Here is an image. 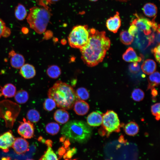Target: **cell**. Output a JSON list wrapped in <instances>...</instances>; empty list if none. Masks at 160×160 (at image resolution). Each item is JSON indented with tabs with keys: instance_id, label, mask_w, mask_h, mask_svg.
<instances>
[{
	"instance_id": "6da1fadb",
	"label": "cell",
	"mask_w": 160,
	"mask_h": 160,
	"mask_svg": "<svg viewBox=\"0 0 160 160\" xmlns=\"http://www.w3.org/2000/svg\"><path fill=\"white\" fill-rule=\"evenodd\" d=\"M89 31L87 43L80 49L83 61L87 66L92 67L103 61L110 47L111 41L105 31L92 28Z\"/></svg>"
},
{
	"instance_id": "7a4b0ae2",
	"label": "cell",
	"mask_w": 160,
	"mask_h": 160,
	"mask_svg": "<svg viewBox=\"0 0 160 160\" xmlns=\"http://www.w3.org/2000/svg\"><path fill=\"white\" fill-rule=\"evenodd\" d=\"M48 95L55 101L57 107L65 110L71 109L79 100L72 87L60 81H57L49 89Z\"/></svg>"
},
{
	"instance_id": "3957f363",
	"label": "cell",
	"mask_w": 160,
	"mask_h": 160,
	"mask_svg": "<svg viewBox=\"0 0 160 160\" xmlns=\"http://www.w3.org/2000/svg\"><path fill=\"white\" fill-rule=\"evenodd\" d=\"M61 133L70 141L85 143L90 138L92 130L85 121L74 120L68 121L63 126Z\"/></svg>"
},
{
	"instance_id": "277c9868",
	"label": "cell",
	"mask_w": 160,
	"mask_h": 160,
	"mask_svg": "<svg viewBox=\"0 0 160 160\" xmlns=\"http://www.w3.org/2000/svg\"><path fill=\"white\" fill-rule=\"evenodd\" d=\"M51 15L47 8L33 7L30 9L27 22L31 29L37 33L41 34L45 31Z\"/></svg>"
},
{
	"instance_id": "5b68a950",
	"label": "cell",
	"mask_w": 160,
	"mask_h": 160,
	"mask_svg": "<svg viewBox=\"0 0 160 160\" xmlns=\"http://www.w3.org/2000/svg\"><path fill=\"white\" fill-rule=\"evenodd\" d=\"M89 36V29L87 25H77L72 28L68 37V41L72 47L81 49L87 43Z\"/></svg>"
},
{
	"instance_id": "8992f818",
	"label": "cell",
	"mask_w": 160,
	"mask_h": 160,
	"mask_svg": "<svg viewBox=\"0 0 160 160\" xmlns=\"http://www.w3.org/2000/svg\"><path fill=\"white\" fill-rule=\"evenodd\" d=\"M102 124L104 131L100 130L99 133L103 136L105 132L107 136L112 132H119L121 126L117 113L112 110H108L103 114Z\"/></svg>"
},
{
	"instance_id": "52a82bcc",
	"label": "cell",
	"mask_w": 160,
	"mask_h": 160,
	"mask_svg": "<svg viewBox=\"0 0 160 160\" xmlns=\"http://www.w3.org/2000/svg\"><path fill=\"white\" fill-rule=\"evenodd\" d=\"M136 18L133 20L130 24L135 25L138 30L143 32L146 36H148L152 32L153 20L156 17L151 21L148 19L140 16L137 13L134 14Z\"/></svg>"
},
{
	"instance_id": "ba28073f",
	"label": "cell",
	"mask_w": 160,
	"mask_h": 160,
	"mask_svg": "<svg viewBox=\"0 0 160 160\" xmlns=\"http://www.w3.org/2000/svg\"><path fill=\"white\" fill-rule=\"evenodd\" d=\"M17 131L22 137L25 139L31 138L34 135V127L33 124L23 118V121L20 122Z\"/></svg>"
},
{
	"instance_id": "9c48e42d",
	"label": "cell",
	"mask_w": 160,
	"mask_h": 160,
	"mask_svg": "<svg viewBox=\"0 0 160 160\" xmlns=\"http://www.w3.org/2000/svg\"><path fill=\"white\" fill-rule=\"evenodd\" d=\"M15 138L11 131L6 132L0 135V148L5 152H8L12 147Z\"/></svg>"
},
{
	"instance_id": "30bf717a",
	"label": "cell",
	"mask_w": 160,
	"mask_h": 160,
	"mask_svg": "<svg viewBox=\"0 0 160 160\" xmlns=\"http://www.w3.org/2000/svg\"><path fill=\"white\" fill-rule=\"evenodd\" d=\"M12 147L18 154L24 153L29 150V143L23 137L15 138Z\"/></svg>"
},
{
	"instance_id": "8fae6325",
	"label": "cell",
	"mask_w": 160,
	"mask_h": 160,
	"mask_svg": "<svg viewBox=\"0 0 160 160\" xmlns=\"http://www.w3.org/2000/svg\"><path fill=\"white\" fill-rule=\"evenodd\" d=\"M121 25V19L118 12L113 17H110L107 19L106 23V25L108 30L114 33L117 32Z\"/></svg>"
},
{
	"instance_id": "7c38bea8",
	"label": "cell",
	"mask_w": 160,
	"mask_h": 160,
	"mask_svg": "<svg viewBox=\"0 0 160 160\" xmlns=\"http://www.w3.org/2000/svg\"><path fill=\"white\" fill-rule=\"evenodd\" d=\"M87 124L90 126L97 127L102 124L103 116L99 112L93 111L90 113L87 119Z\"/></svg>"
},
{
	"instance_id": "4fadbf2b",
	"label": "cell",
	"mask_w": 160,
	"mask_h": 160,
	"mask_svg": "<svg viewBox=\"0 0 160 160\" xmlns=\"http://www.w3.org/2000/svg\"><path fill=\"white\" fill-rule=\"evenodd\" d=\"M19 73L24 78L29 79L33 78L35 76L36 71L33 65L26 63L24 64L21 67Z\"/></svg>"
},
{
	"instance_id": "5bb4252c",
	"label": "cell",
	"mask_w": 160,
	"mask_h": 160,
	"mask_svg": "<svg viewBox=\"0 0 160 160\" xmlns=\"http://www.w3.org/2000/svg\"><path fill=\"white\" fill-rule=\"evenodd\" d=\"M122 58L125 61L129 62H140L142 60L141 56H137L134 49L129 47L122 55Z\"/></svg>"
},
{
	"instance_id": "9a60e30c",
	"label": "cell",
	"mask_w": 160,
	"mask_h": 160,
	"mask_svg": "<svg viewBox=\"0 0 160 160\" xmlns=\"http://www.w3.org/2000/svg\"><path fill=\"white\" fill-rule=\"evenodd\" d=\"M73 109L76 114L80 116L85 115L89 110L88 103L83 100H78L74 104Z\"/></svg>"
},
{
	"instance_id": "2e32d148",
	"label": "cell",
	"mask_w": 160,
	"mask_h": 160,
	"mask_svg": "<svg viewBox=\"0 0 160 160\" xmlns=\"http://www.w3.org/2000/svg\"><path fill=\"white\" fill-rule=\"evenodd\" d=\"M16 92V87L12 84L8 83L0 89V97L3 96L5 98L14 97Z\"/></svg>"
},
{
	"instance_id": "e0dca14e",
	"label": "cell",
	"mask_w": 160,
	"mask_h": 160,
	"mask_svg": "<svg viewBox=\"0 0 160 160\" xmlns=\"http://www.w3.org/2000/svg\"><path fill=\"white\" fill-rule=\"evenodd\" d=\"M54 119L61 124L66 123L69 120V115L68 112L64 109L57 110L54 115Z\"/></svg>"
},
{
	"instance_id": "ac0fdd59",
	"label": "cell",
	"mask_w": 160,
	"mask_h": 160,
	"mask_svg": "<svg viewBox=\"0 0 160 160\" xmlns=\"http://www.w3.org/2000/svg\"><path fill=\"white\" fill-rule=\"evenodd\" d=\"M10 57L11 65L14 68L20 69L25 64V58L21 54L15 52Z\"/></svg>"
},
{
	"instance_id": "d6986e66",
	"label": "cell",
	"mask_w": 160,
	"mask_h": 160,
	"mask_svg": "<svg viewBox=\"0 0 160 160\" xmlns=\"http://www.w3.org/2000/svg\"><path fill=\"white\" fill-rule=\"evenodd\" d=\"M143 73L147 75L150 74L154 72L156 68V62L153 60L148 59L145 60L141 66Z\"/></svg>"
},
{
	"instance_id": "ffe728a7",
	"label": "cell",
	"mask_w": 160,
	"mask_h": 160,
	"mask_svg": "<svg viewBox=\"0 0 160 160\" xmlns=\"http://www.w3.org/2000/svg\"><path fill=\"white\" fill-rule=\"evenodd\" d=\"M144 14L150 17L156 16L157 12V8L156 5L153 3H148L144 5L143 8Z\"/></svg>"
},
{
	"instance_id": "44dd1931",
	"label": "cell",
	"mask_w": 160,
	"mask_h": 160,
	"mask_svg": "<svg viewBox=\"0 0 160 160\" xmlns=\"http://www.w3.org/2000/svg\"><path fill=\"white\" fill-rule=\"evenodd\" d=\"M160 76L159 73L158 71L154 72L150 74L148 79V89L154 88L159 84Z\"/></svg>"
},
{
	"instance_id": "7402d4cb",
	"label": "cell",
	"mask_w": 160,
	"mask_h": 160,
	"mask_svg": "<svg viewBox=\"0 0 160 160\" xmlns=\"http://www.w3.org/2000/svg\"><path fill=\"white\" fill-rule=\"evenodd\" d=\"M124 130L126 134L133 136L136 135L138 132L139 127L137 124L133 121H131L124 127Z\"/></svg>"
},
{
	"instance_id": "603a6c76",
	"label": "cell",
	"mask_w": 160,
	"mask_h": 160,
	"mask_svg": "<svg viewBox=\"0 0 160 160\" xmlns=\"http://www.w3.org/2000/svg\"><path fill=\"white\" fill-rule=\"evenodd\" d=\"M14 97L16 102L19 104H23L28 101L29 98V95L26 91L22 89L16 92Z\"/></svg>"
},
{
	"instance_id": "cb8c5ba5",
	"label": "cell",
	"mask_w": 160,
	"mask_h": 160,
	"mask_svg": "<svg viewBox=\"0 0 160 160\" xmlns=\"http://www.w3.org/2000/svg\"><path fill=\"white\" fill-rule=\"evenodd\" d=\"M15 15L18 20H24L27 15V11L25 6L21 4H18L15 10Z\"/></svg>"
},
{
	"instance_id": "d4e9b609",
	"label": "cell",
	"mask_w": 160,
	"mask_h": 160,
	"mask_svg": "<svg viewBox=\"0 0 160 160\" xmlns=\"http://www.w3.org/2000/svg\"><path fill=\"white\" fill-rule=\"evenodd\" d=\"M47 73L50 78L56 79L60 75L61 70L58 66L53 65L49 66L47 68Z\"/></svg>"
},
{
	"instance_id": "484cf974",
	"label": "cell",
	"mask_w": 160,
	"mask_h": 160,
	"mask_svg": "<svg viewBox=\"0 0 160 160\" xmlns=\"http://www.w3.org/2000/svg\"><path fill=\"white\" fill-rule=\"evenodd\" d=\"M28 120L32 123H36L39 121L40 119L39 112L35 109H31L28 110L26 114Z\"/></svg>"
},
{
	"instance_id": "4316f807",
	"label": "cell",
	"mask_w": 160,
	"mask_h": 160,
	"mask_svg": "<svg viewBox=\"0 0 160 160\" xmlns=\"http://www.w3.org/2000/svg\"><path fill=\"white\" fill-rule=\"evenodd\" d=\"M120 41L123 44L129 45L131 44L133 41L134 37L131 35L128 31L124 30L120 32Z\"/></svg>"
},
{
	"instance_id": "83f0119b",
	"label": "cell",
	"mask_w": 160,
	"mask_h": 160,
	"mask_svg": "<svg viewBox=\"0 0 160 160\" xmlns=\"http://www.w3.org/2000/svg\"><path fill=\"white\" fill-rule=\"evenodd\" d=\"M46 132L50 135H55L57 134L60 130L59 124L55 122H51L48 124L46 126Z\"/></svg>"
},
{
	"instance_id": "f1b7e54d",
	"label": "cell",
	"mask_w": 160,
	"mask_h": 160,
	"mask_svg": "<svg viewBox=\"0 0 160 160\" xmlns=\"http://www.w3.org/2000/svg\"><path fill=\"white\" fill-rule=\"evenodd\" d=\"M47 147L46 151L39 160H59L51 147Z\"/></svg>"
},
{
	"instance_id": "f546056e",
	"label": "cell",
	"mask_w": 160,
	"mask_h": 160,
	"mask_svg": "<svg viewBox=\"0 0 160 160\" xmlns=\"http://www.w3.org/2000/svg\"><path fill=\"white\" fill-rule=\"evenodd\" d=\"M76 95L79 100H86L89 97V94L87 89L84 87L78 88L76 92Z\"/></svg>"
},
{
	"instance_id": "4dcf8cb0",
	"label": "cell",
	"mask_w": 160,
	"mask_h": 160,
	"mask_svg": "<svg viewBox=\"0 0 160 160\" xmlns=\"http://www.w3.org/2000/svg\"><path fill=\"white\" fill-rule=\"evenodd\" d=\"M145 94L143 91L140 89H134L132 93V97L135 101L139 102L144 98Z\"/></svg>"
},
{
	"instance_id": "1f68e13d",
	"label": "cell",
	"mask_w": 160,
	"mask_h": 160,
	"mask_svg": "<svg viewBox=\"0 0 160 160\" xmlns=\"http://www.w3.org/2000/svg\"><path fill=\"white\" fill-rule=\"evenodd\" d=\"M56 104L52 99L48 98L46 99L43 104V108L45 110L50 111L55 108Z\"/></svg>"
},
{
	"instance_id": "d6a6232c",
	"label": "cell",
	"mask_w": 160,
	"mask_h": 160,
	"mask_svg": "<svg viewBox=\"0 0 160 160\" xmlns=\"http://www.w3.org/2000/svg\"><path fill=\"white\" fill-rule=\"evenodd\" d=\"M159 103H157L151 106V111L153 115L155 116V119L159 120L160 119V106Z\"/></svg>"
},
{
	"instance_id": "836d02e7",
	"label": "cell",
	"mask_w": 160,
	"mask_h": 160,
	"mask_svg": "<svg viewBox=\"0 0 160 160\" xmlns=\"http://www.w3.org/2000/svg\"><path fill=\"white\" fill-rule=\"evenodd\" d=\"M77 151V149L75 147L68 150L67 152L63 155V158L65 160H69L76 153Z\"/></svg>"
},
{
	"instance_id": "e575fe53",
	"label": "cell",
	"mask_w": 160,
	"mask_h": 160,
	"mask_svg": "<svg viewBox=\"0 0 160 160\" xmlns=\"http://www.w3.org/2000/svg\"><path fill=\"white\" fill-rule=\"evenodd\" d=\"M129 69L131 73H136L140 71V67L137 62H132L129 65Z\"/></svg>"
},
{
	"instance_id": "d590c367",
	"label": "cell",
	"mask_w": 160,
	"mask_h": 160,
	"mask_svg": "<svg viewBox=\"0 0 160 160\" xmlns=\"http://www.w3.org/2000/svg\"><path fill=\"white\" fill-rule=\"evenodd\" d=\"M160 44L151 50V52L153 54L156 61L160 63Z\"/></svg>"
},
{
	"instance_id": "8d00e7d4",
	"label": "cell",
	"mask_w": 160,
	"mask_h": 160,
	"mask_svg": "<svg viewBox=\"0 0 160 160\" xmlns=\"http://www.w3.org/2000/svg\"><path fill=\"white\" fill-rule=\"evenodd\" d=\"M129 29L128 33L132 36L134 37L137 35L138 30L136 27L134 25L130 24Z\"/></svg>"
},
{
	"instance_id": "74e56055",
	"label": "cell",
	"mask_w": 160,
	"mask_h": 160,
	"mask_svg": "<svg viewBox=\"0 0 160 160\" xmlns=\"http://www.w3.org/2000/svg\"><path fill=\"white\" fill-rule=\"evenodd\" d=\"M11 33V31L10 29L6 26L3 32L2 36L4 38H7L10 36Z\"/></svg>"
},
{
	"instance_id": "f35d334b",
	"label": "cell",
	"mask_w": 160,
	"mask_h": 160,
	"mask_svg": "<svg viewBox=\"0 0 160 160\" xmlns=\"http://www.w3.org/2000/svg\"><path fill=\"white\" fill-rule=\"evenodd\" d=\"M6 27L5 22L0 18V38L2 36L3 32Z\"/></svg>"
},
{
	"instance_id": "ab89813d",
	"label": "cell",
	"mask_w": 160,
	"mask_h": 160,
	"mask_svg": "<svg viewBox=\"0 0 160 160\" xmlns=\"http://www.w3.org/2000/svg\"><path fill=\"white\" fill-rule=\"evenodd\" d=\"M66 149L63 146L60 147L57 151V153L59 156V158H61L66 152Z\"/></svg>"
},
{
	"instance_id": "60d3db41",
	"label": "cell",
	"mask_w": 160,
	"mask_h": 160,
	"mask_svg": "<svg viewBox=\"0 0 160 160\" xmlns=\"http://www.w3.org/2000/svg\"><path fill=\"white\" fill-rule=\"evenodd\" d=\"M63 143L64 146V147L65 149L66 150H68L70 148L69 147L70 145V141L69 140L67 139Z\"/></svg>"
},
{
	"instance_id": "b9f144b4",
	"label": "cell",
	"mask_w": 160,
	"mask_h": 160,
	"mask_svg": "<svg viewBox=\"0 0 160 160\" xmlns=\"http://www.w3.org/2000/svg\"><path fill=\"white\" fill-rule=\"evenodd\" d=\"M45 143L47 146L52 147V142L51 140H45Z\"/></svg>"
},
{
	"instance_id": "7bdbcfd3",
	"label": "cell",
	"mask_w": 160,
	"mask_h": 160,
	"mask_svg": "<svg viewBox=\"0 0 160 160\" xmlns=\"http://www.w3.org/2000/svg\"><path fill=\"white\" fill-rule=\"evenodd\" d=\"M151 89V94L152 95L153 97H155L158 94L157 91L154 88H153Z\"/></svg>"
},
{
	"instance_id": "ee69618b",
	"label": "cell",
	"mask_w": 160,
	"mask_h": 160,
	"mask_svg": "<svg viewBox=\"0 0 160 160\" xmlns=\"http://www.w3.org/2000/svg\"><path fill=\"white\" fill-rule=\"evenodd\" d=\"M22 33L24 34H27L28 32V30L25 27H23L21 30Z\"/></svg>"
},
{
	"instance_id": "f6af8a7d",
	"label": "cell",
	"mask_w": 160,
	"mask_h": 160,
	"mask_svg": "<svg viewBox=\"0 0 160 160\" xmlns=\"http://www.w3.org/2000/svg\"><path fill=\"white\" fill-rule=\"evenodd\" d=\"M119 140L120 143L122 142V143H124L125 142V141L124 140V138L122 136L120 137Z\"/></svg>"
},
{
	"instance_id": "bcb514c9",
	"label": "cell",
	"mask_w": 160,
	"mask_h": 160,
	"mask_svg": "<svg viewBox=\"0 0 160 160\" xmlns=\"http://www.w3.org/2000/svg\"><path fill=\"white\" fill-rule=\"evenodd\" d=\"M65 138L63 136L61 137L60 139V141L61 142H63L65 140Z\"/></svg>"
},
{
	"instance_id": "7dc6e473",
	"label": "cell",
	"mask_w": 160,
	"mask_h": 160,
	"mask_svg": "<svg viewBox=\"0 0 160 160\" xmlns=\"http://www.w3.org/2000/svg\"><path fill=\"white\" fill-rule=\"evenodd\" d=\"M1 160H10V159L9 157H3L2 159Z\"/></svg>"
},
{
	"instance_id": "c3c4849f",
	"label": "cell",
	"mask_w": 160,
	"mask_h": 160,
	"mask_svg": "<svg viewBox=\"0 0 160 160\" xmlns=\"http://www.w3.org/2000/svg\"><path fill=\"white\" fill-rule=\"evenodd\" d=\"M51 0L53 2H56V1H59V0Z\"/></svg>"
},
{
	"instance_id": "681fc988",
	"label": "cell",
	"mask_w": 160,
	"mask_h": 160,
	"mask_svg": "<svg viewBox=\"0 0 160 160\" xmlns=\"http://www.w3.org/2000/svg\"><path fill=\"white\" fill-rule=\"evenodd\" d=\"M119 0L120 1H127L129 0Z\"/></svg>"
},
{
	"instance_id": "f907efd6",
	"label": "cell",
	"mask_w": 160,
	"mask_h": 160,
	"mask_svg": "<svg viewBox=\"0 0 160 160\" xmlns=\"http://www.w3.org/2000/svg\"><path fill=\"white\" fill-rule=\"evenodd\" d=\"M89 0L92 1H97L98 0Z\"/></svg>"
},
{
	"instance_id": "816d5d0a",
	"label": "cell",
	"mask_w": 160,
	"mask_h": 160,
	"mask_svg": "<svg viewBox=\"0 0 160 160\" xmlns=\"http://www.w3.org/2000/svg\"><path fill=\"white\" fill-rule=\"evenodd\" d=\"M26 160H34L33 159H26Z\"/></svg>"
},
{
	"instance_id": "f5cc1de1",
	"label": "cell",
	"mask_w": 160,
	"mask_h": 160,
	"mask_svg": "<svg viewBox=\"0 0 160 160\" xmlns=\"http://www.w3.org/2000/svg\"><path fill=\"white\" fill-rule=\"evenodd\" d=\"M70 160H77L76 159H71Z\"/></svg>"
},
{
	"instance_id": "db71d44e",
	"label": "cell",
	"mask_w": 160,
	"mask_h": 160,
	"mask_svg": "<svg viewBox=\"0 0 160 160\" xmlns=\"http://www.w3.org/2000/svg\"><path fill=\"white\" fill-rule=\"evenodd\" d=\"M18 160L15 159V160Z\"/></svg>"
},
{
	"instance_id": "11a10c76",
	"label": "cell",
	"mask_w": 160,
	"mask_h": 160,
	"mask_svg": "<svg viewBox=\"0 0 160 160\" xmlns=\"http://www.w3.org/2000/svg\"></svg>"
}]
</instances>
